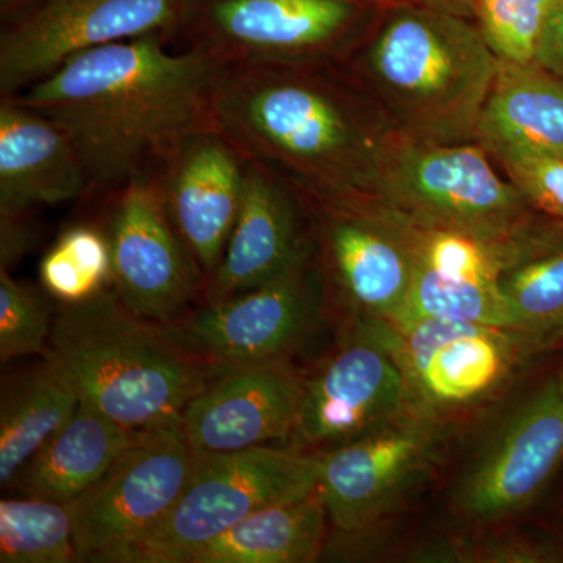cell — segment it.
<instances>
[{
    "label": "cell",
    "mask_w": 563,
    "mask_h": 563,
    "mask_svg": "<svg viewBox=\"0 0 563 563\" xmlns=\"http://www.w3.org/2000/svg\"><path fill=\"white\" fill-rule=\"evenodd\" d=\"M166 41L150 35L96 47L11 96L65 129L91 192L111 195L161 172L191 133L211 128L224 63L191 47L174 54Z\"/></svg>",
    "instance_id": "cell-1"
},
{
    "label": "cell",
    "mask_w": 563,
    "mask_h": 563,
    "mask_svg": "<svg viewBox=\"0 0 563 563\" xmlns=\"http://www.w3.org/2000/svg\"><path fill=\"white\" fill-rule=\"evenodd\" d=\"M312 66H222L211 128L247 161L290 172L306 191L366 195L377 136L347 92Z\"/></svg>",
    "instance_id": "cell-2"
},
{
    "label": "cell",
    "mask_w": 563,
    "mask_h": 563,
    "mask_svg": "<svg viewBox=\"0 0 563 563\" xmlns=\"http://www.w3.org/2000/svg\"><path fill=\"white\" fill-rule=\"evenodd\" d=\"M44 358L65 374L80 402L129 431L179 421L228 368L181 343L168 325L133 313L113 288L60 303Z\"/></svg>",
    "instance_id": "cell-3"
},
{
    "label": "cell",
    "mask_w": 563,
    "mask_h": 563,
    "mask_svg": "<svg viewBox=\"0 0 563 563\" xmlns=\"http://www.w3.org/2000/svg\"><path fill=\"white\" fill-rule=\"evenodd\" d=\"M498 58L470 18L428 7H393L363 52L361 70L396 121L429 143L476 141Z\"/></svg>",
    "instance_id": "cell-4"
},
{
    "label": "cell",
    "mask_w": 563,
    "mask_h": 563,
    "mask_svg": "<svg viewBox=\"0 0 563 563\" xmlns=\"http://www.w3.org/2000/svg\"><path fill=\"white\" fill-rule=\"evenodd\" d=\"M366 195L421 228L466 233L498 247L533 217L477 141L429 143L398 131L377 136Z\"/></svg>",
    "instance_id": "cell-5"
},
{
    "label": "cell",
    "mask_w": 563,
    "mask_h": 563,
    "mask_svg": "<svg viewBox=\"0 0 563 563\" xmlns=\"http://www.w3.org/2000/svg\"><path fill=\"white\" fill-rule=\"evenodd\" d=\"M322 454L274 444L198 453L190 479L172 510L113 563H188L196 551L247 515L317 490Z\"/></svg>",
    "instance_id": "cell-6"
},
{
    "label": "cell",
    "mask_w": 563,
    "mask_h": 563,
    "mask_svg": "<svg viewBox=\"0 0 563 563\" xmlns=\"http://www.w3.org/2000/svg\"><path fill=\"white\" fill-rule=\"evenodd\" d=\"M365 0H192L184 35L224 65H313L342 54Z\"/></svg>",
    "instance_id": "cell-7"
},
{
    "label": "cell",
    "mask_w": 563,
    "mask_h": 563,
    "mask_svg": "<svg viewBox=\"0 0 563 563\" xmlns=\"http://www.w3.org/2000/svg\"><path fill=\"white\" fill-rule=\"evenodd\" d=\"M179 421L133 431L106 474L70 503L79 561L113 563L172 510L195 470Z\"/></svg>",
    "instance_id": "cell-8"
},
{
    "label": "cell",
    "mask_w": 563,
    "mask_h": 563,
    "mask_svg": "<svg viewBox=\"0 0 563 563\" xmlns=\"http://www.w3.org/2000/svg\"><path fill=\"white\" fill-rule=\"evenodd\" d=\"M192 0H41L0 33V98L46 79L63 63L120 41L181 35Z\"/></svg>",
    "instance_id": "cell-9"
},
{
    "label": "cell",
    "mask_w": 563,
    "mask_h": 563,
    "mask_svg": "<svg viewBox=\"0 0 563 563\" xmlns=\"http://www.w3.org/2000/svg\"><path fill=\"white\" fill-rule=\"evenodd\" d=\"M106 231L111 288L139 317L172 324L206 290V276L169 217L161 172L111 192Z\"/></svg>",
    "instance_id": "cell-10"
},
{
    "label": "cell",
    "mask_w": 563,
    "mask_h": 563,
    "mask_svg": "<svg viewBox=\"0 0 563 563\" xmlns=\"http://www.w3.org/2000/svg\"><path fill=\"white\" fill-rule=\"evenodd\" d=\"M442 432L439 421L407 409L322 451L318 492L329 523L347 536L379 523L432 468Z\"/></svg>",
    "instance_id": "cell-11"
},
{
    "label": "cell",
    "mask_w": 563,
    "mask_h": 563,
    "mask_svg": "<svg viewBox=\"0 0 563 563\" xmlns=\"http://www.w3.org/2000/svg\"><path fill=\"white\" fill-rule=\"evenodd\" d=\"M387 329L406 377L407 407L437 421L484 401L515 363L531 357L517 332L496 325L420 320L387 322Z\"/></svg>",
    "instance_id": "cell-12"
},
{
    "label": "cell",
    "mask_w": 563,
    "mask_h": 563,
    "mask_svg": "<svg viewBox=\"0 0 563 563\" xmlns=\"http://www.w3.org/2000/svg\"><path fill=\"white\" fill-rule=\"evenodd\" d=\"M407 384L387 322L361 318L346 342L303 383L291 442L328 451L406 412Z\"/></svg>",
    "instance_id": "cell-13"
},
{
    "label": "cell",
    "mask_w": 563,
    "mask_h": 563,
    "mask_svg": "<svg viewBox=\"0 0 563 563\" xmlns=\"http://www.w3.org/2000/svg\"><path fill=\"white\" fill-rule=\"evenodd\" d=\"M307 195L317 207L325 262L352 309L398 320L418 263L409 220L372 195Z\"/></svg>",
    "instance_id": "cell-14"
},
{
    "label": "cell",
    "mask_w": 563,
    "mask_h": 563,
    "mask_svg": "<svg viewBox=\"0 0 563 563\" xmlns=\"http://www.w3.org/2000/svg\"><path fill=\"white\" fill-rule=\"evenodd\" d=\"M563 462V369L509 413L454 493L463 520L490 525L521 512Z\"/></svg>",
    "instance_id": "cell-15"
},
{
    "label": "cell",
    "mask_w": 563,
    "mask_h": 563,
    "mask_svg": "<svg viewBox=\"0 0 563 563\" xmlns=\"http://www.w3.org/2000/svg\"><path fill=\"white\" fill-rule=\"evenodd\" d=\"M322 284L310 257L279 279L207 303L169 331L220 365L284 361L320 314Z\"/></svg>",
    "instance_id": "cell-16"
},
{
    "label": "cell",
    "mask_w": 563,
    "mask_h": 563,
    "mask_svg": "<svg viewBox=\"0 0 563 563\" xmlns=\"http://www.w3.org/2000/svg\"><path fill=\"white\" fill-rule=\"evenodd\" d=\"M302 387L284 361L228 366L185 407L180 431L198 453L288 442L298 426Z\"/></svg>",
    "instance_id": "cell-17"
},
{
    "label": "cell",
    "mask_w": 563,
    "mask_h": 563,
    "mask_svg": "<svg viewBox=\"0 0 563 563\" xmlns=\"http://www.w3.org/2000/svg\"><path fill=\"white\" fill-rule=\"evenodd\" d=\"M247 158L214 128L191 133L162 166L169 217L207 282L242 206Z\"/></svg>",
    "instance_id": "cell-18"
},
{
    "label": "cell",
    "mask_w": 563,
    "mask_h": 563,
    "mask_svg": "<svg viewBox=\"0 0 563 563\" xmlns=\"http://www.w3.org/2000/svg\"><path fill=\"white\" fill-rule=\"evenodd\" d=\"M309 257L290 185L266 163L247 161L239 217L217 272L209 302L262 287Z\"/></svg>",
    "instance_id": "cell-19"
},
{
    "label": "cell",
    "mask_w": 563,
    "mask_h": 563,
    "mask_svg": "<svg viewBox=\"0 0 563 563\" xmlns=\"http://www.w3.org/2000/svg\"><path fill=\"white\" fill-rule=\"evenodd\" d=\"M73 140L47 114L0 98V211H32L90 195Z\"/></svg>",
    "instance_id": "cell-20"
},
{
    "label": "cell",
    "mask_w": 563,
    "mask_h": 563,
    "mask_svg": "<svg viewBox=\"0 0 563 563\" xmlns=\"http://www.w3.org/2000/svg\"><path fill=\"white\" fill-rule=\"evenodd\" d=\"M496 285L529 354L563 343V222L532 217L504 244Z\"/></svg>",
    "instance_id": "cell-21"
},
{
    "label": "cell",
    "mask_w": 563,
    "mask_h": 563,
    "mask_svg": "<svg viewBox=\"0 0 563 563\" xmlns=\"http://www.w3.org/2000/svg\"><path fill=\"white\" fill-rule=\"evenodd\" d=\"M476 141L490 155L536 151L563 157V77L499 62Z\"/></svg>",
    "instance_id": "cell-22"
},
{
    "label": "cell",
    "mask_w": 563,
    "mask_h": 563,
    "mask_svg": "<svg viewBox=\"0 0 563 563\" xmlns=\"http://www.w3.org/2000/svg\"><path fill=\"white\" fill-rule=\"evenodd\" d=\"M132 435L79 402L73 418L22 465L10 485L25 496L73 503L101 479Z\"/></svg>",
    "instance_id": "cell-23"
},
{
    "label": "cell",
    "mask_w": 563,
    "mask_h": 563,
    "mask_svg": "<svg viewBox=\"0 0 563 563\" xmlns=\"http://www.w3.org/2000/svg\"><path fill=\"white\" fill-rule=\"evenodd\" d=\"M329 518L320 492L247 515L188 563H307L320 558Z\"/></svg>",
    "instance_id": "cell-24"
},
{
    "label": "cell",
    "mask_w": 563,
    "mask_h": 563,
    "mask_svg": "<svg viewBox=\"0 0 563 563\" xmlns=\"http://www.w3.org/2000/svg\"><path fill=\"white\" fill-rule=\"evenodd\" d=\"M80 399L65 374L44 358L3 385L0 401V484L73 418Z\"/></svg>",
    "instance_id": "cell-25"
},
{
    "label": "cell",
    "mask_w": 563,
    "mask_h": 563,
    "mask_svg": "<svg viewBox=\"0 0 563 563\" xmlns=\"http://www.w3.org/2000/svg\"><path fill=\"white\" fill-rule=\"evenodd\" d=\"M79 561L70 503L25 496L0 501V562Z\"/></svg>",
    "instance_id": "cell-26"
},
{
    "label": "cell",
    "mask_w": 563,
    "mask_h": 563,
    "mask_svg": "<svg viewBox=\"0 0 563 563\" xmlns=\"http://www.w3.org/2000/svg\"><path fill=\"white\" fill-rule=\"evenodd\" d=\"M420 320L477 322L514 331L512 314L498 285L442 276L418 261L409 298L391 324Z\"/></svg>",
    "instance_id": "cell-27"
},
{
    "label": "cell",
    "mask_w": 563,
    "mask_h": 563,
    "mask_svg": "<svg viewBox=\"0 0 563 563\" xmlns=\"http://www.w3.org/2000/svg\"><path fill=\"white\" fill-rule=\"evenodd\" d=\"M44 291L60 303L87 301L113 285V258L106 229L70 225L40 263Z\"/></svg>",
    "instance_id": "cell-28"
},
{
    "label": "cell",
    "mask_w": 563,
    "mask_h": 563,
    "mask_svg": "<svg viewBox=\"0 0 563 563\" xmlns=\"http://www.w3.org/2000/svg\"><path fill=\"white\" fill-rule=\"evenodd\" d=\"M554 0H474V18L499 62L533 65Z\"/></svg>",
    "instance_id": "cell-29"
},
{
    "label": "cell",
    "mask_w": 563,
    "mask_h": 563,
    "mask_svg": "<svg viewBox=\"0 0 563 563\" xmlns=\"http://www.w3.org/2000/svg\"><path fill=\"white\" fill-rule=\"evenodd\" d=\"M54 317L38 288L0 269V361L46 354Z\"/></svg>",
    "instance_id": "cell-30"
},
{
    "label": "cell",
    "mask_w": 563,
    "mask_h": 563,
    "mask_svg": "<svg viewBox=\"0 0 563 563\" xmlns=\"http://www.w3.org/2000/svg\"><path fill=\"white\" fill-rule=\"evenodd\" d=\"M409 222L418 261L433 272L454 279L496 284L504 246H493L466 233Z\"/></svg>",
    "instance_id": "cell-31"
},
{
    "label": "cell",
    "mask_w": 563,
    "mask_h": 563,
    "mask_svg": "<svg viewBox=\"0 0 563 563\" xmlns=\"http://www.w3.org/2000/svg\"><path fill=\"white\" fill-rule=\"evenodd\" d=\"M490 157L501 163L532 210L563 222V157L536 151H503Z\"/></svg>",
    "instance_id": "cell-32"
},
{
    "label": "cell",
    "mask_w": 563,
    "mask_h": 563,
    "mask_svg": "<svg viewBox=\"0 0 563 563\" xmlns=\"http://www.w3.org/2000/svg\"><path fill=\"white\" fill-rule=\"evenodd\" d=\"M35 229L31 211H0V269L10 272L32 250Z\"/></svg>",
    "instance_id": "cell-33"
},
{
    "label": "cell",
    "mask_w": 563,
    "mask_h": 563,
    "mask_svg": "<svg viewBox=\"0 0 563 563\" xmlns=\"http://www.w3.org/2000/svg\"><path fill=\"white\" fill-rule=\"evenodd\" d=\"M533 65L563 77V0H554L537 44Z\"/></svg>",
    "instance_id": "cell-34"
},
{
    "label": "cell",
    "mask_w": 563,
    "mask_h": 563,
    "mask_svg": "<svg viewBox=\"0 0 563 563\" xmlns=\"http://www.w3.org/2000/svg\"><path fill=\"white\" fill-rule=\"evenodd\" d=\"M368 3H385L393 7H428L450 11L463 18H474V0H365Z\"/></svg>",
    "instance_id": "cell-35"
},
{
    "label": "cell",
    "mask_w": 563,
    "mask_h": 563,
    "mask_svg": "<svg viewBox=\"0 0 563 563\" xmlns=\"http://www.w3.org/2000/svg\"><path fill=\"white\" fill-rule=\"evenodd\" d=\"M40 2L41 0H0V16L3 22L11 21Z\"/></svg>",
    "instance_id": "cell-36"
}]
</instances>
